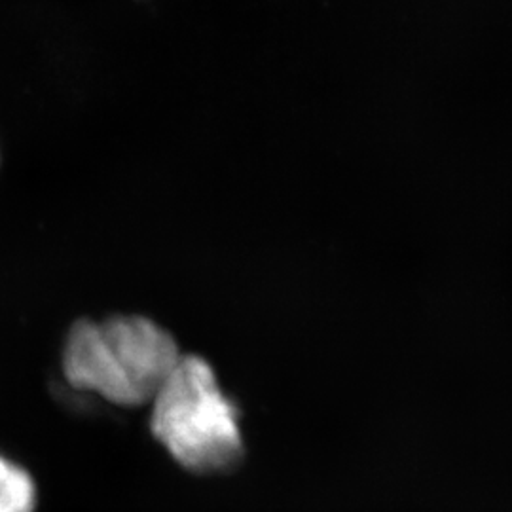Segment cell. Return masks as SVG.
<instances>
[{"label": "cell", "mask_w": 512, "mask_h": 512, "mask_svg": "<svg viewBox=\"0 0 512 512\" xmlns=\"http://www.w3.org/2000/svg\"><path fill=\"white\" fill-rule=\"evenodd\" d=\"M38 488L33 475L0 454V512H37Z\"/></svg>", "instance_id": "obj_3"}, {"label": "cell", "mask_w": 512, "mask_h": 512, "mask_svg": "<svg viewBox=\"0 0 512 512\" xmlns=\"http://www.w3.org/2000/svg\"><path fill=\"white\" fill-rule=\"evenodd\" d=\"M183 351L158 321L139 313L78 319L61 349L67 384L120 408L152 403Z\"/></svg>", "instance_id": "obj_1"}, {"label": "cell", "mask_w": 512, "mask_h": 512, "mask_svg": "<svg viewBox=\"0 0 512 512\" xmlns=\"http://www.w3.org/2000/svg\"><path fill=\"white\" fill-rule=\"evenodd\" d=\"M148 429L186 473H232L245 456L238 404L207 359L183 353L152 399Z\"/></svg>", "instance_id": "obj_2"}]
</instances>
